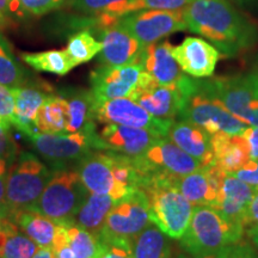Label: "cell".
<instances>
[{
  "label": "cell",
  "mask_w": 258,
  "mask_h": 258,
  "mask_svg": "<svg viewBox=\"0 0 258 258\" xmlns=\"http://www.w3.org/2000/svg\"><path fill=\"white\" fill-rule=\"evenodd\" d=\"M70 244L76 258H99L104 250V244L98 235L91 233L77 225L67 226Z\"/></svg>",
  "instance_id": "d6a6232c"
},
{
  "label": "cell",
  "mask_w": 258,
  "mask_h": 258,
  "mask_svg": "<svg viewBox=\"0 0 258 258\" xmlns=\"http://www.w3.org/2000/svg\"><path fill=\"white\" fill-rule=\"evenodd\" d=\"M66 99L70 108V122L66 129L67 133L96 131L97 102L91 91H77L73 95H70Z\"/></svg>",
  "instance_id": "f546056e"
},
{
  "label": "cell",
  "mask_w": 258,
  "mask_h": 258,
  "mask_svg": "<svg viewBox=\"0 0 258 258\" xmlns=\"http://www.w3.org/2000/svg\"><path fill=\"white\" fill-rule=\"evenodd\" d=\"M214 163L225 172L233 173L249 163L250 150L243 134H212Z\"/></svg>",
  "instance_id": "603a6c76"
},
{
  "label": "cell",
  "mask_w": 258,
  "mask_h": 258,
  "mask_svg": "<svg viewBox=\"0 0 258 258\" xmlns=\"http://www.w3.org/2000/svg\"><path fill=\"white\" fill-rule=\"evenodd\" d=\"M258 224V189L254 192L252 200H251V203L247 208L246 212V219H245V226L250 227L252 225Z\"/></svg>",
  "instance_id": "bcb514c9"
},
{
  "label": "cell",
  "mask_w": 258,
  "mask_h": 258,
  "mask_svg": "<svg viewBox=\"0 0 258 258\" xmlns=\"http://www.w3.org/2000/svg\"><path fill=\"white\" fill-rule=\"evenodd\" d=\"M22 59L36 71L57 74V76H66L71 70L76 67L66 49L24 53L22 54Z\"/></svg>",
  "instance_id": "4dcf8cb0"
},
{
  "label": "cell",
  "mask_w": 258,
  "mask_h": 258,
  "mask_svg": "<svg viewBox=\"0 0 258 258\" xmlns=\"http://www.w3.org/2000/svg\"><path fill=\"white\" fill-rule=\"evenodd\" d=\"M196 85L198 78L191 79L188 76H184L173 85H159L144 71L131 98L154 117L173 121L179 117Z\"/></svg>",
  "instance_id": "52a82bcc"
},
{
  "label": "cell",
  "mask_w": 258,
  "mask_h": 258,
  "mask_svg": "<svg viewBox=\"0 0 258 258\" xmlns=\"http://www.w3.org/2000/svg\"><path fill=\"white\" fill-rule=\"evenodd\" d=\"M98 137L102 141L103 151H112L131 158L143 156L158 139L164 138L147 129L114 123H106Z\"/></svg>",
  "instance_id": "e0dca14e"
},
{
  "label": "cell",
  "mask_w": 258,
  "mask_h": 258,
  "mask_svg": "<svg viewBox=\"0 0 258 258\" xmlns=\"http://www.w3.org/2000/svg\"><path fill=\"white\" fill-rule=\"evenodd\" d=\"M190 0H133L132 12L140 10H160V11H182Z\"/></svg>",
  "instance_id": "d590c367"
},
{
  "label": "cell",
  "mask_w": 258,
  "mask_h": 258,
  "mask_svg": "<svg viewBox=\"0 0 258 258\" xmlns=\"http://www.w3.org/2000/svg\"><path fill=\"white\" fill-rule=\"evenodd\" d=\"M0 121L16 127L14 93L3 85H0Z\"/></svg>",
  "instance_id": "f35d334b"
},
{
  "label": "cell",
  "mask_w": 258,
  "mask_h": 258,
  "mask_svg": "<svg viewBox=\"0 0 258 258\" xmlns=\"http://www.w3.org/2000/svg\"><path fill=\"white\" fill-rule=\"evenodd\" d=\"M117 200L109 195L90 192L85 201L77 212L73 219V225L85 228L91 233L98 235L102 231L105 219L112 206Z\"/></svg>",
  "instance_id": "484cf974"
},
{
  "label": "cell",
  "mask_w": 258,
  "mask_h": 258,
  "mask_svg": "<svg viewBox=\"0 0 258 258\" xmlns=\"http://www.w3.org/2000/svg\"><path fill=\"white\" fill-rule=\"evenodd\" d=\"M32 147L37 151L53 170H67L78 165L92 151H103L97 131L76 133H36L29 137Z\"/></svg>",
  "instance_id": "8992f818"
},
{
  "label": "cell",
  "mask_w": 258,
  "mask_h": 258,
  "mask_svg": "<svg viewBox=\"0 0 258 258\" xmlns=\"http://www.w3.org/2000/svg\"><path fill=\"white\" fill-rule=\"evenodd\" d=\"M54 172L55 170L49 169L34 154H18L10 164L6 176L8 215L11 212L34 207Z\"/></svg>",
  "instance_id": "277c9868"
},
{
  "label": "cell",
  "mask_w": 258,
  "mask_h": 258,
  "mask_svg": "<svg viewBox=\"0 0 258 258\" xmlns=\"http://www.w3.org/2000/svg\"><path fill=\"white\" fill-rule=\"evenodd\" d=\"M172 47L167 41L156 42L145 48L139 60L145 72L159 85H173L185 76L172 55Z\"/></svg>",
  "instance_id": "7402d4cb"
},
{
  "label": "cell",
  "mask_w": 258,
  "mask_h": 258,
  "mask_svg": "<svg viewBox=\"0 0 258 258\" xmlns=\"http://www.w3.org/2000/svg\"><path fill=\"white\" fill-rule=\"evenodd\" d=\"M256 73L258 74V64H257V70H256Z\"/></svg>",
  "instance_id": "11a10c76"
},
{
  "label": "cell",
  "mask_w": 258,
  "mask_h": 258,
  "mask_svg": "<svg viewBox=\"0 0 258 258\" xmlns=\"http://www.w3.org/2000/svg\"><path fill=\"white\" fill-rule=\"evenodd\" d=\"M89 194L76 169L55 170L31 209L51 219L56 225L67 227L73 225V219Z\"/></svg>",
  "instance_id": "5b68a950"
},
{
  "label": "cell",
  "mask_w": 258,
  "mask_h": 258,
  "mask_svg": "<svg viewBox=\"0 0 258 258\" xmlns=\"http://www.w3.org/2000/svg\"><path fill=\"white\" fill-rule=\"evenodd\" d=\"M226 175L227 172L214 163L212 165L200 167L199 170L184 177H180L176 182V185L194 207H215Z\"/></svg>",
  "instance_id": "2e32d148"
},
{
  "label": "cell",
  "mask_w": 258,
  "mask_h": 258,
  "mask_svg": "<svg viewBox=\"0 0 258 258\" xmlns=\"http://www.w3.org/2000/svg\"><path fill=\"white\" fill-rule=\"evenodd\" d=\"M213 93L222 105L249 125L258 127V74L208 79Z\"/></svg>",
  "instance_id": "8fae6325"
},
{
  "label": "cell",
  "mask_w": 258,
  "mask_h": 258,
  "mask_svg": "<svg viewBox=\"0 0 258 258\" xmlns=\"http://www.w3.org/2000/svg\"><path fill=\"white\" fill-rule=\"evenodd\" d=\"M133 258H172V247L165 233L151 224L131 241Z\"/></svg>",
  "instance_id": "83f0119b"
},
{
  "label": "cell",
  "mask_w": 258,
  "mask_h": 258,
  "mask_svg": "<svg viewBox=\"0 0 258 258\" xmlns=\"http://www.w3.org/2000/svg\"><path fill=\"white\" fill-rule=\"evenodd\" d=\"M21 9L28 14L41 16L59 8L64 0H18Z\"/></svg>",
  "instance_id": "ab89813d"
},
{
  "label": "cell",
  "mask_w": 258,
  "mask_h": 258,
  "mask_svg": "<svg viewBox=\"0 0 258 258\" xmlns=\"http://www.w3.org/2000/svg\"><path fill=\"white\" fill-rule=\"evenodd\" d=\"M144 72L140 63L104 66L91 73V93L97 103L115 98H131Z\"/></svg>",
  "instance_id": "9a60e30c"
},
{
  "label": "cell",
  "mask_w": 258,
  "mask_h": 258,
  "mask_svg": "<svg viewBox=\"0 0 258 258\" xmlns=\"http://www.w3.org/2000/svg\"><path fill=\"white\" fill-rule=\"evenodd\" d=\"M118 19L114 23L101 28L102 50L99 61L104 66H124V64L139 63L141 54L145 49L137 38L132 36L118 23Z\"/></svg>",
  "instance_id": "d6986e66"
},
{
  "label": "cell",
  "mask_w": 258,
  "mask_h": 258,
  "mask_svg": "<svg viewBox=\"0 0 258 258\" xmlns=\"http://www.w3.org/2000/svg\"><path fill=\"white\" fill-rule=\"evenodd\" d=\"M177 180L153 178L141 190L147 195L153 224L167 237L179 240L188 228L194 206L177 188Z\"/></svg>",
  "instance_id": "3957f363"
},
{
  "label": "cell",
  "mask_w": 258,
  "mask_h": 258,
  "mask_svg": "<svg viewBox=\"0 0 258 258\" xmlns=\"http://www.w3.org/2000/svg\"><path fill=\"white\" fill-rule=\"evenodd\" d=\"M243 137L246 139L250 150V158L252 160L258 159V127L249 125V128L243 133Z\"/></svg>",
  "instance_id": "f6af8a7d"
},
{
  "label": "cell",
  "mask_w": 258,
  "mask_h": 258,
  "mask_svg": "<svg viewBox=\"0 0 258 258\" xmlns=\"http://www.w3.org/2000/svg\"><path fill=\"white\" fill-rule=\"evenodd\" d=\"M246 228L226 219L212 206H195L180 246L191 256L217 252L243 240Z\"/></svg>",
  "instance_id": "7a4b0ae2"
},
{
  "label": "cell",
  "mask_w": 258,
  "mask_h": 258,
  "mask_svg": "<svg viewBox=\"0 0 258 258\" xmlns=\"http://www.w3.org/2000/svg\"><path fill=\"white\" fill-rule=\"evenodd\" d=\"M24 79L23 69L16 62L6 44L0 40V85L14 90L22 86Z\"/></svg>",
  "instance_id": "e575fe53"
},
{
  "label": "cell",
  "mask_w": 258,
  "mask_h": 258,
  "mask_svg": "<svg viewBox=\"0 0 258 258\" xmlns=\"http://www.w3.org/2000/svg\"><path fill=\"white\" fill-rule=\"evenodd\" d=\"M15 98L16 128L23 132L27 137L37 133L35 127L38 110L49 96L44 90L31 86H19L12 90Z\"/></svg>",
  "instance_id": "cb8c5ba5"
},
{
  "label": "cell",
  "mask_w": 258,
  "mask_h": 258,
  "mask_svg": "<svg viewBox=\"0 0 258 258\" xmlns=\"http://www.w3.org/2000/svg\"><path fill=\"white\" fill-rule=\"evenodd\" d=\"M21 10L18 0H0V15H21Z\"/></svg>",
  "instance_id": "7dc6e473"
},
{
  "label": "cell",
  "mask_w": 258,
  "mask_h": 258,
  "mask_svg": "<svg viewBox=\"0 0 258 258\" xmlns=\"http://www.w3.org/2000/svg\"><path fill=\"white\" fill-rule=\"evenodd\" d=\"M231 175L235 176L238 179L243 180L247 184L258 186V159L249 160V163H246L241 169Z\"/></svg>",
  "instance_id": "60d3db41"
},
{
  "label": "cell",
  "mask_w": 258,
  "mask_h": 258,
  "mask_svg": "<svg viewBox=\"0 0 258 258\" xmlns=\"http://www.w3.org/2000/svg\"><path fill=\"white\" fill-rule=\"evenodd\" d=\"M172 55L183 72L201 79L213 76L220 51L203 38L186 37L179 46L172 47Z\"/></svg>",
  "instance_id": "ac0fdd59"
},
{
  "label": "cell",
  "mask_w": 258,
  "mask_h": 258,
  "mask_svg": "<svg viewBox=\"0 0 258 258\" xmlns=\"http://www.w3.org/2000/svg\"><path fill=\"white\" fill-rule=\"evenodd\" d=\"M70 122L69 102L64 97L48 96L38 110L35 127L37 133L55 134L66 132Z\"/></svg>",
  "instance_id": "4316f807"
},
{
  "label": "cell",
  "mask_w": 258,
  "mask_h": 258,
  "mask_svg": "<svg viewBox=\"0 0 258 258\" xmlns=\"http://www.w3.org/2000/svg\"><path fill=\"white\" fill-rule=\"evenodd\" d=\"M166 138L176 144L180 150L208 166L214 164V152L212 146V134L199 125L186 121L172 122Z\"/></svg>",
  "instance_id": "44dd1931"
},
{
  "label": "cell",
  "mask_w": 258,
  "mask_h": 258,
  "mask_svg": "<svg viewBox=\"0 0 258 258\" xmlns=\"http://www.w3.org/2000/svg\"><path fill=\"white\" fill-rule=\"evenodd\" d=\"M133 0H70L77 11L93 15L95 17H114L131 14Z\"/></svg>",
  "instance_id": "1f68e13d"
},
{
  "label": "cell",
  "mask_w": 258,
  "mask_h": 258,
  "mask_svg": "<svg viewBox=\"0 0 258 258\" xmlns=\"http://www.w3.org/2000/svg\"><path fill=\"white\" fill-rule=\"evenodd\" d=\"M102 42L97 41L88 30L80 31L70 38L66 51L74 66L89 62L97 54L101 53Z\"/></svg>",
  "instance_id": "836d02e7"
},
{
  "label": "cell",
  "mask_w": 258,
  "mask_h": 258,
  "mask_svg": "<svg viewBox=\"0 0 258 258\" xmlns=\"http://www.w3.org/2000/svg\"><path fill=\"white\" fill-rule=\"evenodd\" d=\"M103 244H104V250H103V252L99 258H133V254H132V251H131V244H118V243H103Z\"/></svg>",
  "instance_id": "b9f144b4"
},
{
  "label": "cell",
  "mask_w": 258,
  "mask_h": 258,
  "mask_svg": "<svg viewBox=\"0 0 258 258\" xmlns=\"http://www.w3.org/2000/svg\"><path fill=\"white\" fill-rule=\"evenodd\" d=\"M228 258H258V253L246 241H239L238 244L230 246Z\"/></svg>",
  "instance_id": "ee69618b"
},
{
  "label": "cell",
  "mask_w": 258,
  "mask_h": 258,
  "mask_svg": "<svg viewBox=\"0 0 258 258\" xmlns=\"http://www.w3.org/2000/svg\"><path fill=\"white\" fill-rule=\"evenodd\" d=\"M180 121L199 125L211 134H243L249 124L232 115L213 93L208 80H199L179 115Z\"/></svg>",
  "instance_id": "ba28073f"
},
{
  "label": "cell",
  "mask_w": 258,
  "mask_h": 258,
  "mask_svg": "<svg viewBox=\"0 0 258 258\" xmlns=\"http://www.w3.org/2000/svg\"><path fill=\"white\" fill-rule=\"evenodd\" d=\"M188 258H203L202 256H191V257H188Z\"/></svg>",
  "instance_id": "f5cc1de1"
},
{
  "label": "cell",
  "mask_w": 258,
  "mask_h": 258,
  "mask_svg": "<svg viewBox=\"0 0 258 258\" xmlns=\"http://www.w3.org/2000/svg\"><path fill=\"white\" fill-rule=\"evenodd\" d=\"M257 189L258 186L247 184L231 173H227L222 182L220 194L214 208H217L231 222L241 225L246 228L245 226L246 212Z\"/></svg>",
  "instance_id": "ffe728a7"
},
{
  "label": "cell",
  "mask_w": 258,
  "mask_h": 258,
  "mask_svg": "<svg viewBox=\"0 0 258 258\" xmlns=\"http://www.w3.org/2000/svg\"><path fill=\"white\" fill-rule=\"evenodd\" d=\"M6 23H8V17L4 15H0V31L3 30V28L5 27Z\"/></svg>",
  "instance_id": "f907efd6"
},
{
  "label": "cell",
  "mask_w": 258,
  "mask_h": 258,
  "mask_svg": "<svg viewBox=\"0 0 258 258\" xmlns=\"http://www.w3.org/2000/svg\"><path fill=\"white\" fill-rule=\"evenodd\" d=\"M96 120L101 123H114L143 128L166 137L173 121L158 118L132 98H115L97 103Z\"/></svg>",
  "instance_id": "5bb4252c"
},
{
  "label": "cell",
  "mask_w": 258,
  "mask_h": 258,
  "mask_svg": "<svg viewBox=\"0 0 258 258\" xmlns=\"http://www.w3.org/2000/svg\"><path fill=\"white\" fill-rule=\"evenodd\" d=\"M8 161L0 159V214L6 218L8 207H6V176H8Z\"/></svg>",
  "instance_id": "7bdbcfd3"
},
{
  "label": "cell",
  "mask_w": 258,
  "mask_h": 258,
  "mask_svg": "<svg viewBox=\"0 0 258 258\" xmlns=\"http://www.w3.org/2000/svg\"><path fill=\"white\" fill-rule=\"evenodd\" d=\"M235 3H240V4H244V3H249L251 0H233Z\"/></svg>",
  "instance_id": "816d5d0a"
},
{
  "label": "cell",
  "mask_w": 258,
  "mask_h": 258,
  "mask_svg": "<svg viewBox=\"0 0 258 258\" xmlns=\"http://www.w3.org/2000/svg\"><path fill=\"white\" fill-rule=\"evenodd\" d=\"M133 163L140 176V189L150 179L177 180L202 167L199 160L180 150L166 137L158 139L143 156L133 158Z\"/></svg>",
  "instance_id": "9c48e42d"
},
{
  "label": "cell",
  "mask_w": 258,
  "mask_h": 258,
  "mask_svg": "<svg viewBox=\"0 0 258 258\" xmlns=\"http://www.w3.org/2000/svg\"><path fill=\"white\" fill-rule=\"evenodd\" d=\"M31 258H53V251L51 247H40Z\"/></svg>",
  "instance_id": "681fc988"
},
{
  "label": "cell",
  "mask_w": 258,
  "mask_h": 258,
  "mask_svg": "<svg viewBox=\"0 0 258 258\" xmlns=\"http://www.w3.org/2000/svg\"><path fill=\"white\" fill-rule=\"evenodd\" d=\"M11 124L0 121V159L11 164L18 156V147L10 133Z\"/></svg>",
  "instance_id": "8d00e7d4"
},
{
  "label": "cell",
  "mask_w": 258,
  "mask_h": 258,
  "mask_svg": "<svg viewBox=\"0 0 258 258\" xmlns=\"http://www.w3.org/2000/svg\"><path fill=\"white\" fill-rule=\"evenodd\" d=\"M247 235L254 246L258 247V224L247 227Z\"/></svg>",
  "instance_id": "c3c4849f"
},
{
  "label": "cell",
  "mask_w": 258,
  "mask_h": 258,
  "mask_svg": "<svg viewBox=\"0 0 258 258\" xmlns=\"http://www.w3.org/2000/svg\"><path fill=\"white\" fill-rule=\"evenodd\" d=\"M151 224L147 195L138 189L115 202L98 237L103 243L131 244L132 239Z\"/></svg>",
  "instance_id": "30bf717a"
},
{
  "label": "cell",
  "mask_w": 258,
  "mask_h": 258,
  "mask_svg": "<svg viewBox=\"0 0 258 258\" xmlns=\"http://www.w3.org/2000/svg\"><path fill=\"white\" fill-rule=\"evenodd\" d=\"M118 154L112 151H92L77 165L76 170L90 192L109 195L120 200L133 192L117 178ZM135 191V190H134Z\"/></svg>",
  "instance_id": "4fadbf2b"
},
{
  "label": "cell",
  "mask_w": 258,
  "mask_h": 258,
  "mask_svg": "<svg viewBox=\"0 0 258 258\" xmlns=\"http://www.w3.org/2000/svg\"><path fill=\"white\" fill-rule=\"evenodd\" d=\"M3 219H4V217H3L2 214H0V224H2V221H3Z\"/></svg>",
  "instance_id": "db71d44e"
},
{
  "label": "cell",
  "mask_w": 258,
  "mask_h": 258,
  "mask_svg": "<svg viewBox=\"0 0 258 258\" xmlns=\"http://www.w3.org/2000/svg\"><path fill=\"white\" fill-rule=\"evenodd\" d=\"M118 23L144 48L171 34L188 30L183 11L140 10L122 16Z\"/></svg>",
  "instance_id": "7c38bea8"
},
{
  "label": "cell",
  "mask_w": 258,
  "mask_h": 258,
  "mask_svg": "<svg viewBox=\"0 0 258 258\" xmlns=\"http://www.w3.org/2000/svg\"><path fill=\"white\" fill-rule=\"evenodd\" d=\"M38 245L25 233L19 232L17 225L4 218L0 224V258H31Z\"/></svg>",
  "instance_id": "f1b7e54d"
},
{
  "label": "cell",
  "mask_w": 258,
  "mask_h": 258,
  "mask_svg": "<svg viewBox=\"0 0 258 258\" xmlns=\"http://www.w3.org/2000/svg\"><path fill=\"white\" fill-rule=\"evenodd\" d=\"M182 11L188 30L207 38L227 56L249 49L257 40L256 25L228 0H190Z\"/></svg>",
  "instance_id": "6da1fadb"
},
{
  "label": "cell",
  "mask_w": 258,
  "mask_h": 258,
  "mask_svg": "<svg viewBox=\"0 0 258 258\" xmlns=\"http://www.w3.org/2000/svg\"><path fill=\"white\" fill-rule=\"evenodd\" d=\"M6 218L17 225L19 230L34 240L38 247H51L57 228V225L51 219L32 209L11 212Z\"/></svg>",
  "instance_id": "d4e9b609"
},
{
  "label": "cell",
  "mask_w": 258,
  "mask_h": 258,
  "mask_svg": "<svg viewBox=\"0 0 258 258\" xmlns=\"http://www.w3.org/2000/svg\"><path fill=\"white\" fill-rule=\"evenodd\" d=\"M51 251H53V258H76V254L71 247L66 226L57 225Z\"/></svg>",
  "instance_id": "74e56055"
}]
</instances>
